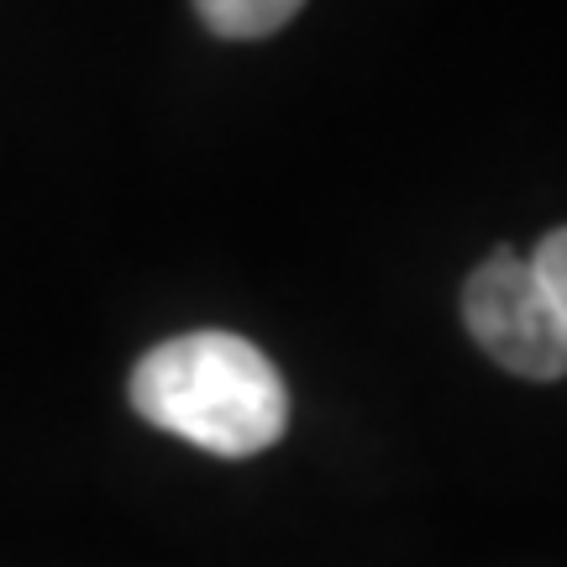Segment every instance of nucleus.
I'll list each match as a JSON object with an SVG mask.
<instances>
[{
	"label": "nucleus",
	"instance_id": "1",
	"mask_svg": "<svg viewBox=\"0 0 567 567\" xmlns=\"http://www.w3.org/2000/svg\"><path fill=\"white\" fill-rule=\"evenodd\" d=\"M132 410L216 457H252L284 436L279 368L237 331H184L132 368Z\"/></svg>",
	"mask_w": 567,
	"mask_h": 567
},
{
	"label": "nucleus",
	"instance_id": "2",
	"mask_svg": "<svg viewBox=\"0 0 567 567\" xmlns=\"http://www.w3.org/2000/svg\"><path fill=\"white\" fill-rule=\"evenodd\" d=\"M463 321L473 342L515 379H563L567 373V326L547 300L526 258L494 252L473 268L463 289Z\"/></svg>",
	"mask_w": 567,
	"mask_h": 567
},
{
	"label": "nucleus",
	"instance_id": "3",
	"mask_svg": "<svg viewBox=\"0 0 567 567\" xmlns=\"http://www.w3.org/2000/svg\"><path fill=\"white\" fill-rule=\"evenodd\" d=\"M305 0H195L200 21L216 32V38H231V42H258V38H274L279 27L300 17Z\"/></svg>",
	"mask_w": 567,
	"mask_h": 567
},
{
	"label": "nucleus",
	"instance_id": "4",
	"mask_svg": "<svg viewBox=\"0 0 567 567\" xmlns=\"http://www.w3.org/2000/svg\"><path fill=\"white\" fill-rule=\"evenodd\" d=\"M526 264H530V274L542 279L547 300L557 305V316H563V326H567V226L547 231V237L536 243V252H530Z\"/></svg>",
	"mask_w": 567,
	"mask_h": 567
}]
</instances>
